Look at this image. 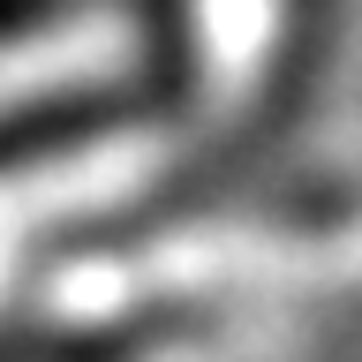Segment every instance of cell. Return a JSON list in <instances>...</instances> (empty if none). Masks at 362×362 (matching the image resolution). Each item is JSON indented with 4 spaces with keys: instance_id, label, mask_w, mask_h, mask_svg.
Listing matches in <instances>:
<instances>
[{
    "instance_id": "1",
    "label": "cell",
    "mask_w": 362,
    "mask_h": 362,
    "mask_svg": "<svg viewBox=\"0 0 362 362\" xmlns=\"http://www.w3.org/2000/svg\"><path fill=\"white\" fill-rule=\"evenodd\" d=\"M68 0H0V45H16V38H30L38 23H53Z\"/></svg>"
}]
</instances>
